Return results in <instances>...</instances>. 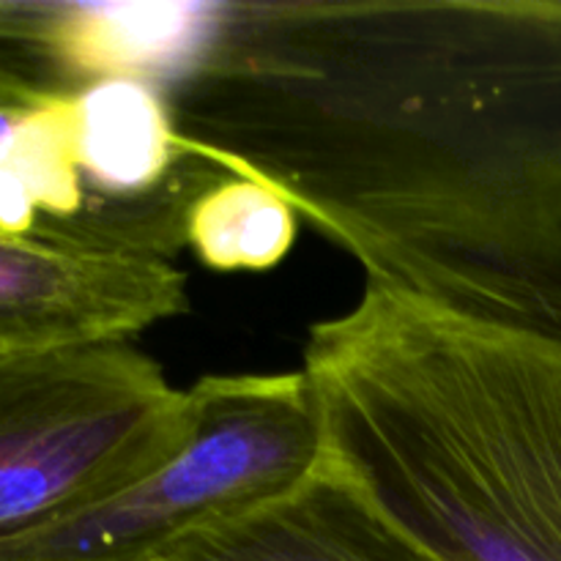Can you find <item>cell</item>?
<instances>
[{"label": "cell", "mask_w": 561, "mask_h": 561, "mask_svg": "<svg viewBox=\"0 0 561 561\" xmlns=\"http://www.w3.org/2000/svg\"><path fill=\"white\" fill-rule=\"evenodd\" d=\"M153 561H442L405 537L332 458L274 502L203 529Z\"/></svg>", "instance_id": "7"}, {"label": "cell", "mask_w": 561, "mask_h": 561, "mask_svg": "<svg viewBox=\"0 0 561 561\" xmlns=\"http://www.w3.org/2000/svg\"><path fill=\"white\" fill-rule=\"evenodd\" d=\"M299 214L274 190L228 175L195 203L186 247L214 272H266L290 252Z\"/></svg>", "instance_id": "8"}, {"label": "cell", "mask_w": 561, "mask_h": 561, "mask_svg": "<svg viewBox=\"0 0 561 561\" xmlns=\"http://www.w3.org/2000/svg\"><path fill=\"white\" fill-rule=\"evenodd\" d=\"M66 96L71 93L38 85V82L0 66V157L11 151Z\"/></svg>", "instance_id": "9"}, {"label": "cell", "mask_w": 561, "mask_h": 561, "mask_svg": "<svg viewBox=\"0 0 561 561\" xmlns=\"http://www.w3.org/2000/svg\"><path fill=\"white\" fill-rule=\"evenodd\" d=\"M323 458L305 373L203 376L186 389L184 436L168 458L93 507L0 540V561H153L294 491Z\"/></svg>", "instance_id": "3"}, {"label": "cell", "mask_w": 561, "mask_h": 561, "mask_svg": "<svg viewBox=\"0 0 561 561\" xmlns=\"http://www.w3.org/2000/svg\"><path fill=\"white\" fill-rule=\"evenodd\" d=\"M186 312L173 263L93 250L60 228L0 233V354L129 343Z\"/></svg>", "instance_id": "5"}, {"label": "cell", "mask_w": 561, "mask_h": 561, "mask_svg": "<svg viewBox=\"0 0 561 561\" xmlns=\"http://www.w3.org/2000/svg\"><path fill=\"white\" fill-rule=\"evenodd\" d=\"M184 427L186 389L131 343L0 354V540L129 488Z\"/></svg>", "instance_id": "4"}, {"label": "cell", "mask_w": 561, "mask_h": 561, "mask_svg": "<svg viewBox=\"0 0 561 561\" xmlns=\"http://www.w3.org/2000/svg\"><path fill=\"white\" fill-rule=\"evenodd\" d=\"M217 3L0 0V66L55 91L135 77L168 85L201 47Z\"/></svg>", "instance_id": "6"}, {"label": "cell", "mask_w": 561, "mask_h": 561, "mask_svg": "<svg viewBox=\"0 0 561 561\" xmlns=\"http://www.w3.org/2000/svg\"><path fill=\"white\" fill-rule=\"evenodd\" d=\"M365 285L561 340V0H233L162 88Z\"/></svg>", "instance_id": "1"}, {"label": "cell", "mask_w": 561, "mask_h": 561, "mask_svg": "<svg viewBox=\"0 0 561 561\" xmlns=\"http://www.w3.org/2000/svg\"><path fill=\"white\" fill-rule=\"evenodd\" d=\"M327 455L442 561H561V340L365 285L301 351Z\"/></svg>", "instance_id": "2"}]
</instances>
